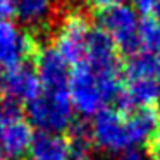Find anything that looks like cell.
<instances>
[{
    "label": "cell",
    "mask_w": 160,
    "mask_h": 160,
    "mask_svg": "<svg viewBox=\"0 0 160 160\" xmlns=\"http://www.w3.org/2000/svg\"><path fill=\"white\" fill-rule=\"evenodd\" d=\"M69 100L74 114L81 119L95 117L100 110L115 105L117 97L90 71L83 62L71 69L69 76Z\"/></svg>",
    "instance_id": "1"
},
{
    "label": "cell",
    "mask_w": 160,
    "mask_h": 160,
    "mask_svg": "<svg viewBox=\"0 0 160 160\" xmlns=\"http://www.w3.org/2000/svg\"><path fill=\"white\" fill-rule=\"evenodd\" d=\"M90 129L97 150L103 153L117 155L124 150L138 148L128 112H122L115 107H107L91 117Z\"/></svg>",
    "instance_id": "2"
},
{
    "label": "cell",
    "mask_w": 160,
    "mask_h": 160,
    "mask_svg": "<svg viewBox=\"0 0 160 160\" xmlns=\"http://www.w3.org/2000/svg\"><path fill=\"white\" fill-rule=\"evenodd\" d=\"M26 121L43 132L67 131L74 122V110L71 107L69 95H50L40 91L33 102L26 105Z\"/></svg>",
    "instance_id": "3"
},
{
    "label": "cell",
    "mask_w": 160,
    "mask_h": 160,
    "mask_svg": "<svg viewBox=\"0 0 160 160\" xmlns=\"http://www.w3.org/2000/svg\"><path fill=\"white\" fill-rule=\"evenodd\" d=\"M98 24L112 38L117 50L132 55L139 50V19L131 5H115L98 12Z\"/></svg>",
    "instance_id": "4"
},
{
    "label": "cell",
    "mask_w": 160,
    "mask_h": 160,
    "mask_svg": "<svg viewBox=\"0 0 160 160\" xmlns=\"http://www.w3.org/2000/svg\"><path fill=\"white\" fill-rule=\"evenodd\" d=\"M35 71L43 93L69 95L71 66L53 47H42L35 53Z\"/></svg>",
    "instance_id": "5"
},
{
    "label": "cell",
    "mask_w": 160,
    "mask_h": 160,
    "mask_svg": "<svg viewBox=\"0 0 160 160\" xmlns=\"http://www.w3.org/2000/svg\"><path fill=\"white\" fill-rule=\"evenodd\" d=\"M38 50L31 35L24 31L16 22H0V67L12 69L16 66L28 62Z\"/></svg>",
    "instance_id": "6"
},
{
    "label": "cell",
    "mask_w": 160,
    "mask_h": 160,
    "mask_svg": "<svg viewBox=\"0 0 160 160\" xmlns=\"http://www.w3.org/2000/svg\"><path fill=\"white\" fill-rule=\"evenodd\" d=\"M90 33L91 28L86 19L79 14H72L62 22L59 33H57L53 48L60 53V57L69 66L74 67L83 62Z\"/></svg>",
    "instance_id": "7"
},
{
    "label": "cell",
    "mask_w": 160,
    "mask_h": 160,
    "mask_svg": "<svg viewBox=\"0 0 160 160\" xmlns=\"http://www.w3.org/2000/svg\"><path fill=\"white\" fill-rule=\"evenodd\" d=\"M33 128L24 117L0 121V150L7 158L21 160L28 155L33 141Z\"/></svg>",
    "instance_id": "8"
},
{
    "label": "cell",
    "mask_w": 160,
    "mask_h": 160,
    "mask_svg": "<svg viewBox=\"0 0 160 160\" xmlns=\"http://www.w3.org/2000/svg\"><path fill=\"white\" fill-rule=\"evenodd\" d=\"M42 91L35 66L28 62L16 66L5 72V97L16 100L21 105H28Z\"/></svg>",
    "instance_id": "9"
},
{
    "label": "cell",
    "mask_w": 160,
    "mask_h": 160,
    "mask_svg": "<svg viewBox=\"0 0 160 160\" xmlns=\"http://www.w3.org/2000/svg\"><path fill=\"white\" fill-rule=\"evenodd\" d=\"M28 155L29 160H71L67 139L59 132H35Z\"/></svg>",
    "instance_id": "10"
},
{
    "label": "cell",
    "mask_w": 160,
    "mask_h": 160,
    "mask_svg": "<svg viewBox=\"0 0 160 160\" xmlns=\"http://www.w3.org/2000/svg\"><path fill=\"white\" fill-rule=\"evenodd\" d=\"M67 146L71 160H95L97 146L93 143L91 129L84 119L74 121L67 129Z\"/></svg>",
    "instance_id": "11"
},
{
    "label": "cell",
    "mask_w": 160,
    "mask_h": 160,
    "mask_svg": "<svg viewBox=\"0 0 160 160\" xmlns=\"http://www.w3.org/2000/svg\"><path fill=\"white\" fill-rule=\"evenodd\" d=\"M122 76L126 81L134 79H160V55L138 50L128 57Z\"/></svg>",
    "instance_id": "12"
},
{
    "label": "cell",
    "mask_w": 160,
    "mask_h": 160,
    "mask_svg": "<svg viewBox=\"0 0 160 160\" xmlns=\"http://www.w3.org/2000/svg\"><path fill=\"white\" fill-rule=\"evenodd\" d=\"M16 16L26 26H43L50 19L55 0H14Z\"/></svg>",
    "instance_id": "13"
},
{
    "label": "cell",
    "mask_w": 160,
    "mask_h": 160,
    "mask_svg": "<svg viewBox=\"0 0 160 160\" xmlns=\"http://www.w3.org/2000/svg\"><path fill=\"white\" fill-rule=\"evenodd\" d=\"M139 50L160 55V21L143 19L139 21Z\"/></svg>",
    "instance_id": "14"
},
{
    "label": "cell",
    "mask_w": 160,
    "mask_h": 160,
    "mask_svg": "<svg viewBox=\"0 0 160 160\" xmlns=\"http://www.w3.org/2000/svg\"><path fill=\"white\" fill-rule=\"evenodd\" d=\"M132 9L143 19H158L160 21V0H132Z\"/></svg>",
    "instance_id": "15"
},
{
    "label": "cell",
    "mask_w": 160,
    "mask_h": 160,
    "mask_svg": "<svg viewBox=\"0 0 160 160\" xmlns=\"http://www.w3.org/2000/svg\"><path fill=\"white\" fill-rule=\"evenodd\" d=\"M112 160H152V155L143 148H129L114 155Z\"/></svg>",
    "instance_id": "16"
},
{
    "label": "cell",
    "mask_w": 160,
    "mask_h": 160,
    "mask_svg": "<svg viewBox=\"0 0 160 160\" xmlns=\"http://www.w3.org/2000/svg\"><path fill=\"white\" fill-rule=\"evenodd\" d=\"M12 18H16L14 0H0V22L12 21Z\"/></svg>",
    "instance_id": "17"
},
{
    "label": "cell",
    "mask_w": 160,
    "mask_h": 160,
    "mask_svg": "<svg viewBox=\"0 0 160 160\" xmlns=\"http://www.w3.org/2000/svg\"><path fill=\"white\" fill-rule=\"evenodd\" d=\"M91 4L98 9H108V7H115V5H121L124 4V0H90Z\"/></svg>",
    "instance_id": "18"
},
{
    "label": "cell",
    "mask_w": 160,
    "mask_h": 160,
    "mask_svg": "<svg viewBox=\"0 0 160 160\" xmlns=\"http://www.w3.org/2000/svg\"><path fill=\"white\" fill-rule=\"evenodd\" d=\"M5 95V71L0 67V100Z\"/></svg>",
    "instance_id": "19"
},
{
    "label": "cell",
    "mask_w": 160,
    "mask_h": 160,
    "mask_svg": "<svg viewBox=\"0 0 160 160\" xmlns=\"http://www.w3.org/2000/svg\"><path fill=\"white\" fill-rule=\"evenodd\" d=\"M148 152H150V155H152V160H160V146H153Z\"/></svg>",
    "instance_id": "20"
},
{
    "label": "cell",
    "mask_w": 160,
    "mask_h": 160,
    "mask_svg": "<svg viewBox=\"0 0 160 160\" xmlns=\"http://www.w3.org/2000/svg\"><path fill=\"white\" fill-rule=\"evenodd\" d=\"M153 146H160V126H158V131H157V134H155V139H153L152 145H150V148H153Z\"/></svg>",
    "instance_id": "21"
},
{
    "label": "cell",
    "mask_w": 160,
    "mask_h": 160,
    "mask_svg": "<svg viewBox=\"0 0 160 160\" xmlns=\"http://www.w3.org/2000/svg\"><path fill=\"white\" fill-rule=\"evenodd\" d=\"M0 160H7V157L4 155V152H2V150H0Z\"/></svg>",
    "instance_id": "22"
}]
</instances>
